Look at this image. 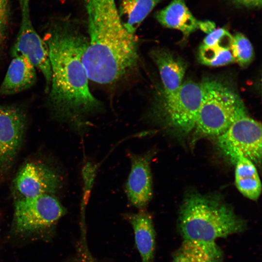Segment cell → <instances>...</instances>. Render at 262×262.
I'll return each instance as SVG.
<instances>
[{"mask_svg":"<svg viewBox=\"0 0 262 262\" xmlns=\"http://www.w3.org/2000/svg\"><path fill=\"white\" fill-rule=\"evenodd\" d=\"M43 34L51 71L47 107L54 118L82 131L88 126L87 117L98 111L101 104L90 91L83 63L88 37L68 16L51 18Z\"/></svg>","mask_w":262,"mask_h":262,"instance_id":"6da1fadb","label":"cell"},{"mask_svg":"<svg viewBox=\"0 0 262 262\" xmlns=\"http://www.w3.org/2000/svg\"><path fill=\"white\" fill-rule=\"evenodd\" d=\"M178 229L184 241L208 244L243 232L246 224L221 200L192 193L186 197L180 207Z\"/></svg>","mask_w":262,"mask_h":262,"instance_id":"7a4b0ae2","label":"cell"},{"mask_svg":"<svg viewBox=\"0 0 262 262\" xmlns=\"http://www.w3.org/2000/svg\"><path fill=\"white\" fill-rule=\"evenodd\" d=\"M66 213L54 195L19 198L14 204L9 235L21 242H49L56 233L59 220Z\"/></svg>","mask_w":262,"mask_h":262,"instance_id":"3957f363","label":"cell"},{"mask_svg":"<svg viewBox=\"0 0 262 262\" xmlns=\"http://www.w3.org/2000/svg\"><path fill=\"white\" fill-rule=\"evenodd\" d=\"M201 84L203 98L194 130L198 136L217 137L245 107L235 91L221 82L206 80Z\"/></svg>","mask_w":262,"mask_h":262,"instance_id":"277c9868","label":"cell"},{"mask_svg":"<svg viewBox=\"0 0 262 262\" xmlns=\"http://www.w3.org/2000/svg\"><path fill=\"white\" fill-rule=\"evenodd\" d=\"M203 96L201 83H182L172 92H163L157 116L167 128L182 134H187L194 130Z\"/></svg>","mask_w":262,"mask_h":262,"instance_id":"5b68a950","label":"cell"},{"mask_svg":"<svg viewBox=\"0 0 262 262\" xmlns=\"http://www.w3.org/2000/svg\"><path fill=\"white\" fill-rule=\"evenodd\" d=\"M217 138L219 148L231 162L235 163L237 157L242 155L254 163H261L262 125L249 116L246 108Z\"/></svg>","mask_w":262,"mask_h":262,"instance_id":"8992f818","label":"cell"},{"mask_svg":"<svg viewBox=\"0 0 262 262\" xmlns=\"http://www.w3.org/2000/svg\"><path fill=\"white\" fill-rule=\"evenodd\" d=\"M21 20L16 40L11 48L12 57L21 55L27 58L42 74L45 81V92L50 84L51 71L48 48L43 38L35 30L32 23L31 0H17Z\"/></svg>","mask_w":262,"mask_h":262,"instance_id":"52a82bcc","label":"cell"},{"mask_svg":"<svg viewBox=\"0 0 262 262\" xmlns=\"http://www.w3.org/2000/svg\"><path fill=\"white\" fill-rule=\"evenodd\" d=\"M27 124L24 108L0 104V174L7 173L20 149Z\"/></svg>","mask_w":262,"mask_h":262,"instance_id":"ba28073f","label":"cell"},{"mask_svg":"<svg viewBox=\"0 0 262 262\" xmlns=\"http://www.w3.org/2000/svg\"><path fill=\"white\" fill-rule=\"evenodd\" d=\"M63 184V180L60 173L49 166L36 161L23 164L13 180L14 190L20 198L54 195L60 191Z\"/></svg>","mask_w":262,"mask_h":262,"instance_id":"9c48e42d","label":"cell"},{"mask_svg":"<svg viewBox=\"0 0 262 262\" xmlns=\"http://www.w3.org/2000/svg\"><path fill=\"white\" fill-rule=\"evenodd\" d=\"M154 152L129 153L131 168L125 184L130 204L139 210L145 209L152 196V180L150 164Z\"/></svg>","mask_w":262,"mask_h":262,"instance_id":"30bf717a","label":"cell"},{"mask_svg":"<svg viewBox=\"0 0 262 262\" xmlns=\"http://www.w3.org/2000/svg\"><path fill=\"white\" fill-rule=\"evenodd\" d=\"M123 217L133 229L136 246L142 262H153L156 233L151 215L145 209H143L136 213H124Z\"/></svg>","mask_w":262,"mask_h":262,"instance_id":"8fae6325","label":"cell"},{"mask_svg":"<svg viewBox=\"0 0 262 262\" xmlns=\"http://www.w3.org/2000/svg\"><path fill=\"white\" fill-rule=\"evenodd\" d=\"M35 68L25 57H12L0 86V94L8 96L18 93L32 87L36 82Z\"/></svg>","mask_w":262,"mask_h":262,"instance_id":"7c38bea8","label":"cell"},{"mask_svg":"<svg viewBox=\"0 0 262 262\" xmlns=\"http://www.w3.org/2000/svg\"><path fill=\"white\" fill-rule=\"evenodd\" d=\"M150 55L158 69L163 92L168 93L177 90L182 84L185 73L186 65L184 61L165 49H154Z\"/></svg>","mask_w":262,"mask_h":262,"instance_id":"4fadbf2b","label":"cell"},{"mask_svg":"<svg viewBox=\"0 0 262 262\" xmlns=\"http://www.w3.org/2000/svg\"><path fill=\"white\" fill-rule=\"evenodd\" d=\"M155 17L164 27L181 32L184 38L199 29L202 22L193 16L185 0H172L166 6L157 12Z\"/></svg>","mask_w":262,"mask_h":262,"instance_id":"5bb4252c","label":"cell"},{"mask_svg":"<svg viewBox=\"0 0 262 262\" xmlns=\"http://www.w3.org/2000/svg\"><path fill=\"white\" fill-rule=\"evenodd\" d=\"M235 164L237 188L244 196L251 200H257L262 192V184L254 163L239 155Z\"/></svg>","mask_w":262,"mask_h":262,"instance_id":"9a60e30c","label":"cell"},{"mask_svg":"<svg viewBox=\"0 0 262 262\" xmlns=\"http://www.w3.org/2000/svg\"><path fill=\"white\" fill-rule=\"evenodd\" d=\"M162 0H120L117 3L122 22L130 33L134 34L153 9Z\"/></svg>","mask_w":262,"mask_h":262,"instance_id":"2e32d148","label":"cell"},{"mask_svg":"<svg viewBox=\"0 0 262 262\" xmlns=\"http://www.w3.org/2000/svg\"><path fill=\"white\" fill-rule=\"evenodd\" d=\"M222 250L215 244H202L183 241L173 255V262H223Z\"/></svg>","mask_w":262,"mask_h":262,"instance_id":"e0dca14e","label":"cell"},{"mask_svg":"<svg viewBox=\"0 0 262 262\" xmlns=\"http://www.w3.org/2000/svg\"><path fill=\"white\" fill-rule=\"evenodd\" d=\"M198 57L202 64L211 66H224L235 62L230 49L202 45L199 49Z\"/></svg>","mask_w":262,"mask_h":262,"instance_id":"ac0fdd59","label":"cell"},{"mask_svg":"<svg viewBox=\"0 0 262 262\" xmlns=\"http://www.w3.org/2000/svg\"><path fill=\"white\" fill-rule=\"evenodd\" d=\"M230 50L234 61L242 67H246L253 59L252 45L248 38L241 33L233 35Z\"/></svg>","mask_w":262,"mask_h":262,"instance_id":"d6986e66","label":"cell"},{"mask_svg":"<svg viewBox=\"0 0 262 262\" xmlns=\"http://www.w3.org/2000/svg\"><path fill=\"white\" fill-rule=\"evenodd\" d=\"M232 39L233 35L228 30L220 28L215 29L208 33L201 45L207 47H218L230 50Z\"/></svg>","mask_w":262,"mask_h":262,"instance_id":"ffe728a7","label":"cell"},{"mask_svg":"<svg viewBox=\"0 0 262 262\" xmlns=\"http://www.w3.org/2000/svg\"><path fill=\"white\" fill-rule=\"evenodd\" d=\"M9 17V0H0V56L6 37Z\"/></svg>","mask_w":262,"mask_h":262,"instance_id":"44dd1931","label":"cell"},{"mask_svg":"<svg viewBox=\"0 0 262 262\" xmlns=\"http://www.w3.org/2000/svg\"><path fill=\"white\" fill-rule=\"evenodd\" d=\"M235 4L249 8H259L262 5V0H231Z\"/></svg>","mask_w":262,"mask_h":262,"instance_id":"7402d4cb","label":"cell"}]
</instances>
